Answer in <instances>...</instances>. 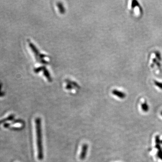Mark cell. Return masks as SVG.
I'll list each match as a JSON object with an SVG mask.
<instances>
[{
	"label": "cell",
	"mask_w": 162,
	"mask_h": 162,
	"mask_svg": "<svg viewBox=\"0 0 162 162\" xmlns=\"http://www.w3.org/2000/svg\"><path fill=\"white\" fill-rule=\"evenodd\" d=\"M149 106H148L147 103H146V102L142 104V109L143 111H144L145 112H147V111L149 110Z\"/></svg>",
	"instance_id": "obj_4"
},
{
	"label": "cell",
	"mask_w": 162,
	"mask_h": 162,
	"mask_svg": "<svg viewBox=\"0 0 162 162\" xmlns=\"http://www.w3.org/2000/svg\"><path fill=\"white\" fill-rule=\"evenodd\" d=\"M112 93L113 95L117 96L118 98L120 99H124L126 97V94L123 92L120 91H118L117 90H114L113 91Z\"/></svg>",
	"instance_id": "obj_3"
},
{
	"label": "cell",
	"mask_w": 162,
	"mask_h": 162,
	"mask_svg": "<svg viewBox=\"0 0 162 162\" xmlns=\"http://www.w3.org/2000/svg\"><path fill=\"white\" fill-rule=\"evenodd\" d=\"M161 144H162V140H161Z\"/></svg>",
	"instance_id": "obj_10"
},
{
	"label": "cell",
	"mask_w": 162,
	"mask_h": 162,
	"mask_svg": "<svg viewBox=\"0 0 162 162\" xmlns=\"http://www.w3.org/2000/svg\"><path fill=\"white\" fill-rule=\"evenodd\" d=\"M161 115L162 116V111L161 112Z\"/></svg>",
	"instance_id": "obj_9"
},
{
	"label": "cell",
	"mask_w": 162,
	"mask_h": 162,
	"mask_svg": "<svg viewBox=\"0 0 162 162\" xmlns=\"http://www.w3.org/2000/svg\"><path fill=\"white\" fill-rule=\"evenodd\" d=\"M158 150L157 156H158V158H159L161 160H162V149L161 148Z\"/></svg>",
	"instance_id": "obj_5"
},
{
	"label": "cell",
	"mask_w": 162,
	"mask_h": 162,
	"mask_svg": "<svg viewBox=\"0 0 162 162\" xmlns=\"http://www.w3.org/2000/svg\"><path fill=\"white\" fill-rule=\"evenodd\" d=\"M156 55L158 59H161V56H160V54L159 52L156 53Z\"/></svg>",
	"instance_id": "obj_8"
},
{
	"label": "cell",
	"mask_w": 162,
	"mask_h": 162,
	"mask_svg": "<svg viewBox=\"0 0 162 162\" xmlns=\"http://www.w3.org/2000/svg\"><path fill=\"white\" fill-rule=\"evenodd\" d=\"M36 127V136H37L38 158V160L42 161L44 158V152L42 145V120L40 118L38 117L35 120Z\"/></svg>",
	"instance_id": "obj_1"
},
{
	"label": "cell",
	"mask_w": 162,
	"mask_h": 162,
	"mask_svg": "<svg viewBox=\"0 0 162 162\" xmlns=\"http://www.w3.org/2000/svg\"><path fill=\"white\" fill-rule=\"evenodd\" d=\"M154 84L157 86L159 88L162 89V83H160V82H158L157 81H154Z\"/></svg>",
	"instance_id": "obj_7"
},
{
	"label": "cell",
	"mask_w": 162,
	"mask_h": 162,
	"mask_svg": "<svg viewBox=\"0 0 162 162\" xmlns=\"http://www.w3.org/2000/svg\"><path fill=\"white\" fill-rule=\"evenodd\" d=\"M88 149V146L87 144H84L82 146V150L80 155V159L81 160H84L86 158L87 153Z\"/></svg>",
	"instance_id": "obj_2"
},
{
	"label": "cell",
	"mask_w": 162,
	"mask_h": 162,
	"mask_svg": "<svg viewBox=\"0 0 162 162\" xmlns=\"http://www.w3.org/2000/svg\"><path fill=\"white\" fill-rule=\"evenodd\" d=\"M155 143H156V145H160V144H161V140H160L159 136H156V137H155Z\"/></svg>",
	"instance_id": "obj_6"
}]
</instances>
